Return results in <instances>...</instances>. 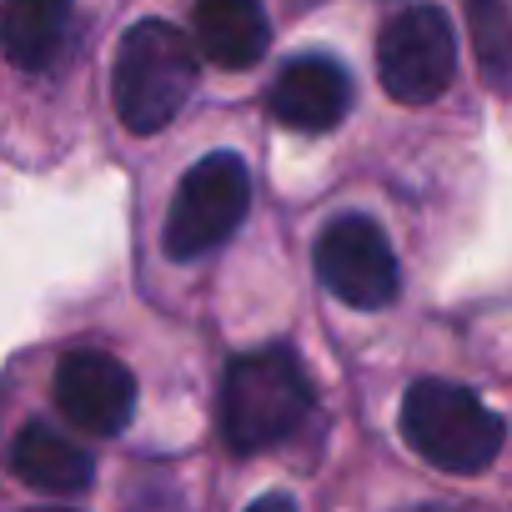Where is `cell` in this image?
Listing matches in <instances>:
<instances>
[{
  "mask_svg": "<svg viewBox=\"0 0 512 512\" xmlns=\"http://www.w3.org/2000/svg\"><path fill=\"white\" fill-rule=\"evenodd\" d=\"M196 76H201V51L181 26L136 21L116 46V76H111L116 116L126 121V131L151 136L181 116V106L196 91Z\"/></svg>",
  "mask_w": 512,
  "mask_h": 512,
  "instance_id": "cell-1",
  "label": "cell"
},
{
  "mask_svg": "<svg viewBox=\"0 0 512 512\" xmlns=\"http://www.w3.org/2000/svg\"><path fill=\"white\" fill-rule=\"evenodd\" d=\"M56 407L86 437H116L126 432L136 412V377L111 352H96V347L66 352L56 367Z\"/></svg>",
  "mask_w": 512,
  "mask_h": 512,
  "instance_id": "cell-7",
  "label": "cell"
},
{
  "mask_svg": "<svg viewBox=\"0 0 512 512\" xmlns=\"http://www.w3.org/2000/svg\"><path fill=\"white\" fill-rule=\"evenodd\" d=\"M31 512H71V507H31Z\"/></svg>",
  "mask_w": 512,
  "mask_h": 512,
  "instance_id": "cell-15",
  "label": "cell"
},
{
  "mask_svg": "<svg viewBox=\"0 0 512 512\" xmlns=\"http://www.w3.org/2000/svg\"><path fill=\"white\" fill-rule=\"evenodd\" d=\"M312 412V382L292 347H262L226 367L221 387V432L226 447L251 457L287 442Z\"/></svg>",
  "mask_w": 512,
  "mask_h": 512,
  "instance_id": "cell-2",
  "label": "cell"
},
{
  "mask_svg": "<svg viewBox=\"0 0 512 512\" xmlns=\"http://www.w3.org/2000/svg\"><path fill=\"white\" fill-rule=\"evenodd\" d=\"M272 116L292 131H332L352 111V76L332 56H297L282 66L267 96Z\"/></svg>",
  "mask_w": 512,
  "mask_h": 512,
  "instance_id": "cell-8",
  "label": "cell"
},
{
  "mask_svg": "<svg viewBox=\"0 0 512 512\" xmlns=\"http://www.w3.org/2000/svg\"><path fill=\"white\" fill-rule=\"evenodd\" d=\"M251 211V171L236 151H211L201 156L176 196H171V211H166V251L176 262H196V256L226 246L236 236V226L246 221Z\"/></svg>",
  "mask_w": 512,
  "mask_h": 512,
  "instance_id": "cell-4",
  "label": "cell"
},
{
  "mask_svg": "<svg viewBox=\"0 0 512 512\" xmlns=\"http://www.w3.org/2000/svg\"><path fill=\"white\" fill-rule=\"evenodd\" d=\"M71 31V0H6L0 6V51L21 71L56 66Z\"/></svg>",
  "mask_w": 512,
  "mask_h": 512,
  "instance_id": "cell-11",
  "label": "cell"
},
{
  "mask_svg": "<svg viewBox=\"0 0 512 512\" xmlns=\"http://www.w3.org/2000/svg\"><path fill=\"white\" fill-rule=\"evenodd\" d=\"M402 437L432 467L467 477V472L492 467V457L502 452L507 427L477 392H467L457 382H442V377H422L402 397Z\"/></svg>",
  "mask_w": 512,
  "mask_h": 512,
  "instance_id": "cell-3",
  "label": "cell"
},
{
  "mask_svg": "<svg viewBox=\"0 0 512 512\" xmlns=\"http://www.w3.org/2000/svg\"><path fill=\"white\" fill-rule=\"evenodd\" d=\"M377 76L392 101L427 106L457 76V36L442 6H407L382 26L377 41Z\"/></svg>",
  "mask_w": 512,
  "mask_h": 512,
  "instance_id": "cell-5",
  "label": "cell"
},
{
  "mask_svg": "<svg viewBox=\"0 0 512 512\" xmlns=\"http://www.w3.org/2000/svg\"><path fill=\"white\" fill-rule=\"evenodd\" d=\"M246 512H297V502H292V497H282V492H272V497H256Z\"/></svg>",
  "mask_w": 512,
  "mask_h": 512,
  "instance_id": "cell-13",
  "label": "cell"
},
{
  "mask_svg": "<svg viewBox=\"0 0 512 512\" xmlns=\"http://www.w3.org/2000/svg\"><path fill=\"white\" fill-rule=\"evenodd\" d=\"M467 26L487 86L512 96V11L502 0H467Z\"/></svg>",
  "mask_w": 512,
  "mask_h": 512,
  "instance_id": "cell-12",
  "label": "cell"
},
{
  "mask_svg": "<svg viewBox=\"0 0 512 512\" xmlns=\"http://www.w3.org/2000/svg\"><path fill=\"white\" fill-rule=\"evenodd\" d=\"M191 26H196V51L221 71H246L272 46V21L262 0H196Z\"/></svg>",
  "mask_w": 512,
  "mask_h": 512,
  "instance_id": "cell-9",
  "label": "cell"
},
{
  "mask_svg": "<svg viewBox=\"0 0 512 512\" xmlns=\"http://www.w3.org/2000/svg\"><path fill=\"white\" fill-rule=\"evenodd\" d=\"M11 472L41 492H86L96 477V462L81 442L61 437L46 422L21 427V437L11 442Z\"/></svg>",
  "mask_w": 512,
  "mask_h": 512,
  "instance_id": "cell-10",
  "label": "cell"
},
{
  "mask_svg": "<svg viewBox=\"0 0 512 512\" xmlns=\"http://www.w3.org/2000/svg\"><path fill=\"white\" fill-rule=\"evenodd\" d=\"M422 512H467V507H452V502H432V507H422Z\"/></svg>",
  "mask_w": 512,
  "mask_h": 512,
  "instance_id": "cell-14",
  "label": "cell"
},
{
  "mask_svg": "<svg viewBox=\"0 0 512 512\" xmlns=\"http://www.w3.org/2000/svg\"><path fill=\"white\" fill-rule=\"evenodd\" d=\"M312 267L322 277V287L357 307V312H377L397 302L402 272H397V251L382 236V226L372 216H337L322 226L317 251H312Z\"/></svg>",
  "mask_w": 512,
  "mask_h": 512,
  "instance_id": "cell-6",
  "label": "cell"
}]
</instances>
